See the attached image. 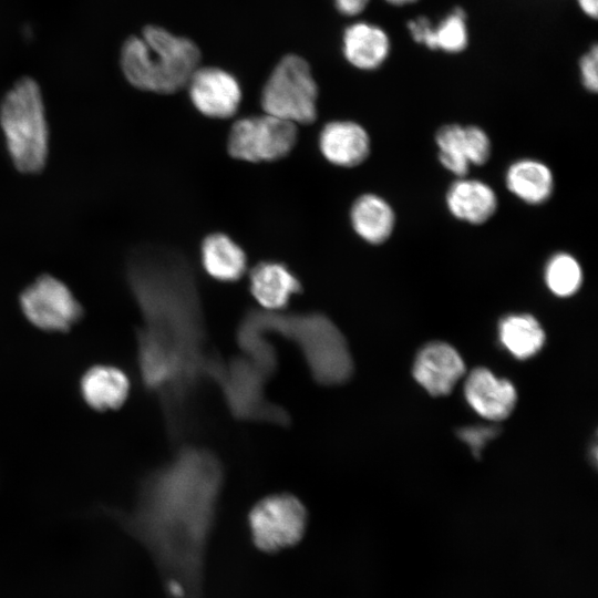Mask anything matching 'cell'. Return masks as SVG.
Instances as JSON below:
<instances>
[{
  "instance_id": "1",
  "label": "cell",
  "mask_w": 598,
  "mask_h": 598,
  "mask_svg": "<svg viewBox=\"0 0 598 598\" xmlns=\"http://www.w3.org/2000/svg\"><path fill=\"white\" fill-rule=\"evenodd\" d=\"M220 482L207 453L185 451L142 483L134 525L156 550L172 598H200L203 561Z\"/></svg>"
},
{
  "instance_id": "2",
  "label": "cell",
  "mask_w": 598,
  "mask_h": 598,
  "mask_svg": "<svg viewBox=\"0 0 598 598\" xmlns=\"http://www.w3.org/2000/svg\"><path fill=\"white\" fill-rule=\"evenodd\" d=\"M131 291L143 317L138 369L146 389L178 385L187 354L203 340L199 296L192 269L171 252L143 249L127 266Z\"/></svg>"
},
{
  "instance_id": "3",
  "label": "cell",
  "mask_w": 598,
  "mask_h": 598,
  "mask_svg": "<svg viewBox=\"0 0 598 598\" xmlns=\"http://www.w3.org/2000/svg\"><path fill=\"white\" fill-rule=\"evenodd\" d=\"M199 61L200 51L192 40L157 25H146L141 35L128 37L120 56L128 83L158 94L186 86Z\"/></svg>"
},
{
  "instance_id": "4",
  "label": "cell",
  "mask_w": 598,
  "mask_h": 598,
  "mask_svg": "<svg viewBox=\"0 0 598 598\" xmlns=\"http://www.w3.org/2000/svg\"><path fill=\"white\" fill-rule=\"evenodd\" d=\"M262 331H277L302 350L315 378L327 384L341 383L352 372L344 338L324 316H285L275 311H251L243 321Z\"/></svg>"
},
{
  "instance_id": "5",
  "label": "cell",
  "mask_w": 598,
  "mask_h": 598,
  "mask_svg": "<svg viewBox=\"0 0 598 598\" xmlns=\"http://www.w3.org/2000/svg\"><path fill=\"white\" fill-rule=\"evenodd\" d=\"M0 126L14 166L22 173L40 172L49 152V130L38 83L21 78L0 105Z\"/></svg>"
},
{
  "instance_id": "6",
  "label": "cell",
  "mask_w": 598,
  "mask_h": 598,
  "mask_svg": "<svg viewBox=\"0 0 598 598\" xmlns=\"http://www.w3.org/2000/svg\"><path fill=\"white\" fill-rule=\"evenodd\" d=\"M318 86L308 62L287 54L275 66L261 92L267 114L291 122L309 124L317 117Z\"/></svg>"
},
{
  "instance_id": "7",
  "label": "cell",
  "mask_w": 598,
  "mask_h": 598,
  "mask_svg": "<svg viewBox=\"0 0 598 598\" xmlns=\"http://www.w3.org/2000/svg\"><path fill=\"white\" fill-rule=\"evenodd\" d=\"M248 523L257 548L276 553L301 540L307 512L297 497L276 494L262 498L251 508Z\"/></svg>"
},
{
  "instance_id": "8",
  "label": "cell",
  "mask_w": 598,
  "mask_h": 598,
  "mask_svg": "<svg viewBox=\"0 0 598 598\" xmlns=\"http://www.w3.org/2000/svg\"><path fill=\"white\" fill-rule=\"evenodd\" d=\"M296 140V124L266 113L238 120L233 125L228 152L243 161L270 162L286 156Z\"/></svg>"
},
{
  "instance_id": "9",
  "label": "cell",
  "mask_w": 598,
  "mask_h": 598,
  "mask_svg": "<svg viewBox=\"0 0 598 598\" xmlns=\"http://www.w3.org/2000/svg\"><path fill=\"white\" fill-rule=\"evenodd\" d=\"M20 306L30 323L49 332H66L83 317V308L69 287L50 275L39 277L21 292Z\"/></svg>"
},
{
  "instance_id": "10",
  "label": "cell",
  "mask_w": 598,
  "mask_h": 598,
  "mask_svg": "<svg viewBox=\"0 0 598 598\" xmlns=\"http://www.w3.org/2000/svg\"><path fill=\"white\" fill-rule=\"evenodd\" d=\"M186 86L194 106L206 116L227 118L239 107L240 86L230 73L219 68H197Z\"/></svg>"
},
{
  "instance_id": "11",
  "label": "cell",
  "mask_w": 598,
  "mask_h": 598,
  "mask_svg": "<svg viewBox=\"0 0 598 598\" xmlns=\"http://www.w3.org/2000/svg\"><path fill=\"white\" fill-rule=\"evenodd\" d=\"M464 371L458 352L444 342H432L422 348L413 367L417 383L435 396L448 394Z\"/></svg>"
},
{
  "instance_id": "12",
  "label": "cell",
  "mask_w": 598,
  "mask_h": 598,
  "mask_svg": "<svg viewBox=\"0 0 598 598\" xmlns=\"http://www.w3.org/2000/svg\"><path fill=\"white\" fill-rule=\"evenodd\" d=\"M464 393L470 405L483 417L499 421L507 417L516 403L513 384L496 378L489 370L477 368L466 379Z\"/></svg>"
},
{
  "instance_id": "13",
  "label": "cell",
  "mask_w": 598,
  "mask_h": 598,
  "mask_svg": "<svg viewBox=\"0 0 598 598\" xmlns=\"http://www.w3.org/2000/svg\"><path fill=\"white\" fill-rule=\"evenodd\" d=\"M412 39L430 50L446 53H460L468 44L466 13L462 8H454L437 24L426 17H417L406 24Z\"/></svg>"
},
{
  "instance_id": "14",
  "label": "cell",
  "mask_w": 598,
  "mask_h": 598,
  "mask_svg": "<svg viewBox=\"0 0 598 598\" xmlns=\"http://www.w3.org/2000/svg\"><path fill=\"white\" fill-rule=\"evenodd\" d=\"M319 145L329 162L344 167L359 165L370 151L368 133L350 121L328 123L320 133Z\"/></svg>"
},
{
  "instance_id": "15",
  "label": "cell",
  "mask_w": 598,
  "mask_h": 598,
  "mask_svg": "<svg viewBox=\"0 0 598 598\" xmlns=\"http://www.w3.org/2000/svg\"><path fill=\"white\" fill-rule=\"evenodd\" d=\"M80 391L90 408L101 412L116 410L128 396L130 380L117 367L95 364L83 373Z\"/></svg>"
},
{
  "instance_id": "16",
  "label": "cell",
  "mask_w": 598,
  "mask_h": 598,
  "mask_svg": "<svg viewBox=\"0 0 598 598\" xmlns=\"http://www.w3.org/2000/svg\"><path fill=\"white\" fill-rule=\"evenodd\" d=\"M342 43L347 61L364 71L381 66L391 48L386 32L368 22H355L349 25L343 32Z\"/></svg>"
},
{
  "instance_id": "17",
  "label": "cell",
  "mask_w": 598,
  "mask_h": 598,
  "mask_svg": "<svg viewBox=\"0 0 598 598\" xmlns=\"http://www.w3.org/2000/svg\"><path fill=\"white\" fill-rule=\"evenodd\" d=\"M300 289L299 280L282 264L264 261L250 272V291L264 310L283 309Z\"/></svg>"
},
{
  "instance_id": "18",
  "label": "cell",
  "mask_w": 598,
  "mask_h": 598,
  "mask_svg": "<svg viewBox=\"0 0 598 598\" xmlns=\"http://www.w3.org/2000/svg\"><path fill=\"white\" fill-rule=\"evenodd\" d=\"M446 204L454 217L471 224H483L495 213L497 199L487 184L460 179L447 190Z\"/></svg>"
},
{
  "instance_id": "19",
  "label": "cell",
  "mask_w": 598,
  "mask_h": 598,
  "mask_svg": "<svg viewBox=\"0 0 598 598\" xmlns=\"http://www.w3.org/2000/svg\"><path fill=\"white\" fill-rule=\"evenodd\" d=\"M351 223L355 233L371 244L385 241L394 226V213L380 196L364 194L351 208Z\"/></svg>"
},
{
  "instance_id": "20",
  "label": "cell",
  "mask_w": 598,
  "mask_h": 598,
  "mask_svg": "<svg viewBox=\"0 0 598 598\" xmlns=\"http://www.w3.org/2000/svg\"><path fill=\"white\" fill-rule=\"evenodd\" d=\"M506 186L525 203L537 205L546 202L554 188L550 169L535 159H520L506 173Z\"/></svg>"
},
{
  "instance_id": "21",
  "label": "cell",
  "mask_w": 598,
  "mask_h": 598,
  "mask_svg": "<svg viewBox=\"0 0 598 598\" xmlns=\"http://www.w3.org/2000/svg\"><path fill=\"white\" fill-rule=\"evenodd\" d=\"M202 261L206 272L220 281H235L246 269L245 252L224 234H212L205 238Z\"/></svg>"
},
{
  "instance_id": "22",
  "label": "cell",
  "mask_w": 598,
  "mask_h": 598,
  "mask_svg": "<svg viewBox=\"0 0 598 598\" xmlns=\"http://www.w3.org/2000/svg\"><path fill=\"white\" fill-rule=\"evenodd\" d=\"M499 339L516 358L527 359L536 354L545 342V332L530 315H511L499 322Z\"/></svg>"
},
{
  "instance_id": "23",
  "label": "cell",
  "mask_w": 598,
  "mask_h": 598,
  "mask_svg": "<svg viewBox=\"0 0 598 598\" xmlns=\"http://www.w3.org/2000/svg\"><path fill=\"white\" fill-rule=\"evenodd\" d=\"M435 142L442 165L456 176H465L471 165L466 154L465 127L460 124L443 125L435 135Z\"/></svg>"
},
{
  "instance_id": "24",
  "label": "cell",
  "mask_w": 598,
  "mask_h": 598,
  "mask_svg": "<svg viewBox=\"0 0 598 598\" xmlns=\"http://www.w3.org/2000/svg\"><path fill=\"white\" fill-rule=\"evenodd\" d=\"M544 278L548 289L554 295L569 297L577 292L581 286L582 270L571 255L558 252L547 261Z\"/></svg>"
},
{
  "instance_id": "25",
  "label": "cell",
  "mask_w": 598,
  "mask_h": 598,
  "mask_svg": "<svg viewBox=\"0 0 598 598\" xmlns=\"http://www.w3.org/2000/svg\"><path fill=\"white\" fill-rule=\"evenodd\" d=\"M465 127L466 154L470 164L483 165L491 155V141L487 134L478 126Z\"/></svg>"
},
{
  "instance_id": "26",
  "label": "cell",
  "mask_w": 598,
  "mask_h": 598,
  "mask_svg": "<svg viewBox=\"0 0 598 598\" xmlns=\"http://www.w3.org/2000/svg\"><path fill=\"white\" fill-rule=\"evenodd\" d=\"M598 49L594 44L580 59L579 71L580 80L586 90L597 92L598 89Z\"/></svg>"
},
{
  "instance_id": "27",
  "label": "cell",
  "mask_w": 598,
  "mask_h": 598,
  "mask_svg": "<svg viewBox=\"0 0 598 598\" xmlns=\"http://www.w3.org/2000/svg\"><path fill=\"white\" fill-rule=\"evenodd\" d=\"M498 429L494 426H470L458 431V436L470 445L477 455L485 443L497 435Z\"/></svg>"
},
{
  "instance_id": "28",
  "label": "cell",
  "mask_w": 598,
  "mask_h": 598,
  "mask_svg": "<svg viewBox=\"0 0 598 598\" xmlns=\"http://www.w3.org/2000/svg\"><path fill=\"white\" fill-rule=\"evenodd\" d=\"M368 2L369 0H334L338 11L348 17L361 13Z\"/></svg>"
},
{
  "instance_id": "29",
  "label": "cell",
  "mask_w": 598,
  "mask_h": 598,
  "mask_svg": "<svg viewBox=\"0 0 598 598\" xmlns=\"http://www.w3.org/2000/svg\"><path fill=\"white\" fill-rule=\"evenodd\" d=\"M581 11L591 19L597 18L598 0H577Z\"/></svg>"
},
{
  "instance_id": "30",
  "label": "cell",
  "mask_w": 598,
  "mask_h": 598,
  "mask_svg": "<svg viewBox=\"0 0 598 598\" xmlns=\"http://www.w3.org/2000/svg\"><path fill=\"white\" fill-rule=\"evenodd\" d=\"M386 2L393 4V6H405L409 3H412L416 0H385Z\"/></svg>"
}]
</instances>
